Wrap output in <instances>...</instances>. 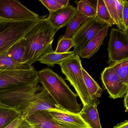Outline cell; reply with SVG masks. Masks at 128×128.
Here are the masks:
<instances>
[{
    "label": "cell",
    "mask_w": 128,
    "mask_h": 128,
    "mask_svg": "<svg viewBox=\"0 0 128 128\" xmlns=\"http://www.w3.org/2000/svg\"><path fill=\"white\" fill-rule=\"evenodd\" d=\"M43 16L24 37L26 64L32 66L45 55L54 52L52 44L58 31Z\"/></svg>",
    "instance_id": "obj_1"
},
{
    "label": "cell",
    "mask_w": 128,
    "mask_h": 128,
    "mask_svg": "<svg viewBox=\"0 0 128 128\" xmlns=\"http://www.w3.org/2000/svg\"><path fill=\"white\" fill-rule=\"evenodd\" d=\"M38 72L39 82L60 110L74 114L80 112L81 105L78 102L77 94L72 92L62 78L49 68Z\"/></svg>",
    "instance_id": "obj_2"
},
{
    "label": "cell",
    "mask_w": 128,
    "mask_h": 128,
    "mask_svg": "<svg viewBox=\"0 0 128 128\" xmlns=\"http://www.w3.org/2000/svg\"><path fill=\"white\" fill-rule=\"evenodd\" d=\"M43 17L22 21L0 19V55L24 38L27 33Z\"/></svg>",
    "instance_id": "obj_3"
},
{
    "label": "cell",
    "mask_w": 128,
    "mask_h": 128,
    "mask_svg": "<svg viewBox=\"0 0 128 128\" xmlns=\"http://www.w3.org/2000/svg\"><path fill=\"white\" fill-rule=\"evenodd\" d=\"M59 65L62 73L66 76V80L74 88L83 106L92 103L96 99H93L90 96L85 84L80 56L76 55L74 58L62 62Z\"/></svg>",
    "instance_id": "obj_4"
},
{
    "label": "cell",
    "mask_w": 128,
    "mask_h": 128,
    "mask_svg": "<svg viewBox=\"0 0 128 128\" xmlns=\"http://www.w3.org/2000/svg\"><path fill=\"white\" fill-rule=\"evenodd\" d=\"M38 83V72L34 68L28 70H0V92Z\"/></svg>",
    "instance_id": "obj_5"
},
{
    "label": "cell",
    "mask_w": 128,
    "mask_h": 128,
    "mask_svg": "<svg viewBox=\"0 0 128 128\" xmlns=\"http://www.w3.org/2000/svg\"><path fill=\"white\" fill-rule=\"evenodd\" d=\"M38 84H30L0 92V101L22 111L27 106L36 93L43 87Z\"/></svg>",
    "instance_id": "obj_6"
},
{
    "label": "cell",
    "mask_w": 128,
    "mask_h": 128,
    "mask_svg": "<svg viewBox=\"0 0 128 128\" xmlns=\"http://www.w3.org/2000/svg\"><path fill=\"white\" fill-rule=\"evenodd\" d=\"M106 25L96 18H89L82 24L71 38L74 42V51L76 55L80 56L87 44Z\"/></svg>",
    "instance_id": "obj_7"
},
{
    "label": "cell",
    "mask_w": 128,
    "mask_h": 128,
    "mask_svg": "<svg viewBox=\"0 0 128 128\" xmlns=\"http://www.w3.org/2000/svg\"><path fill=\"white\" fill-rule=\"evenodd\" d=\"M40 18L38 14L28 9L18 0H0V19L22 21Z\"/></svg>",
    "instance_id": "obj_8"
},
{
    "label": "cell",
    "mask_w": 128,
    "mask_h": 128,
    "mask_svg": "<svg viewBox=\"0 0 128 128\" xmlns=\"http://www.w3.org/2000/svg\"><path fill=\"white\" fill-rule=\"evenodd\" d=\"M108 50L110 64L128 58V32L112 28Z\"/></svg>",
    "instance_id": "obj_9"
},
{
    "label": "cell",
    "mask_w": 128,
    "mask_h": 128,
    "mask_svg": "<svg viewBox=\"0 0 128 128\" xmlns=\"http://www.w3.org/2000/svg\"><path fill=\"white\" fill-rule=\"evenodd\" d=\"M103 86L114 99L121 98L128 92V85L124 83L110 66L106 67L101 74Z\"/></svg>",
    "instance_id": "obj_10"
},
{
    "label": "cell",
    "mask_w": 128,
    "mask_h": 128,
    "mask_svg": "<svg viewBox=\"0 0 128 128\" xmlns=\"http://www.w3.org/2000/svg\"><path fill=\"white\" fill-rule=\"evenodd\" d=\"M50 109L60 110L48 93L43 88L36 94L27 106L22 111L21 115L25 118L36 112Z\"/></svg>",
    "instance_id": "obj_11"
},
{
    "label": "cell",
    "mask_w": 128,
    "mask_h": 128,
    "mask_svg": "<svg viewBox=\"0 0 128 128\" xmlns=\"http://www.w3.org/2000/svg\"><path fill=\"white\" fill-rule=\"evenodd\" d=\"M48 111L53 120L61 128H91L78 114L57 109Z\"/></svg>",
    "instance_id": "obj_12"
},
{
    "label": "cell",
    "mask_w": 128,
    "mask_h": 128,
    "mask_svg": "<svg viewBox=\"0 0 128 128\" xmlns=\"http://www.w3.org/2000/svg\"><path fill=\"white\" fill-rule=\"evenodd\" d=\"M77 14V9L72 6L68 5L56 11L49 12L47 19L58 30L68 25Z\"/></svg>",
    "instance_id": "obj_13"
},
{
    "label": "cell",
    "mask_w": 128,
    "mask_h": 128,
    "mask_svg": "<svg viewBox=\"0 0 128 128\" xmlns=\"http://www.w3.org/2000/svg\"><path fill=\"white\" fill-rule=\"evenodd\" d=\"M99 100H94L92 103L83 106L78 113L84 122L91 128H102L97 106Z\"/></svg>",
    "instance_id": "obj_14"
},
{
    "label": "cell",
    "mask_w": 128,
    "mask_h": 128,
    "mask_svg": "<svg viewBox=\"0 0 128 128\" xmlns=\"http://www.w3.org/2000/svg\"><path fill=\"white\" fill-rule=\"evenodd\" d=\"M25 119L33 128H61L53 120L48 110L36 112Z\"/></svg>",
    "instance_id": "obj_15"
},
{
    "label": "cell",
    "mask_w": 128,
    "mask_h": 128,
    "mask_svg": "<svg viewBox=\"0 0 128 128\" xmlns=\"http://www.w3.org/2000/svg\"><path fill=\"white\" fill-rule=\"evenodd\" d=\"M108 28L106 26L87 44L82 51L80 58L89 59L96 54L103 44V41L108 35Z\"/></svg>",
    "instance_id": "obj_16"
},
{
    "label": "cell",
    "mask_w": 128,
    "mask_h": 128,
    "mask_svg": "<svg viewBox=\"0 0 128 128\" xmlns=\"http://www.w3.org/2000/svg\"><path fill=\"white\" fill-rule=\"evenodd\" d=\"M18 108L9 106L0 101V128H4L21 115Z\"/></svg>",
    "instance_id": "obj_17"
},
{
    "label": "cell",
    "mask_w": 128,
    "mask_h": 128,
    "mask_svg": "<svg viewBox=\"0 0 128 128\" xmlns=\"http://www.w3.org/2000/svg\"><path fill=\"white\" fill-rule=\"evenodd\" d=\"M76 56V54L74 51L65 53H57L54 52L46 54L39 61L42 64L52 67L56 64L59 65L62 62L74 58Z\"/></svg>",
    "instance_id": "obj_18"
},
{
    "label": "cell",
    "mask_w": 128,
    "mask_h": 128,
    "mask_svg": "<svg viewBox=\"0 0 128 128\" xmlns=\"http://www.w3.org/2000/svg\"><path fill=\"white\" fill-rule=\"evenodd\" d=\"M34 67L27 64L16 62L7 55L6 52L0 55V70H28Z\"/></svg>",
    "instance_id": "obj_19"
},
{
    "label": "cell",
    "mask_w": 128,
    "mask_h": 128,
    "mask_svg": "<svg viewBox=\"0 0 128 128\" xmlns=\"http://www.w3.org/2000/svg\"><path fill=\"white\" fill-rule=\"evenodd\" d=\"M7 55L21 64H26L25 59V40L21 39L12 46L6 52Z\"/></svg>",
    "instance_id": "obj_20"
},
{
    "label": "cell",
    "mask_w": 128,
    "mask_h": 128,
    "mask_svg": "<svg viewBox=\"0 0 128 128\" xmlns=\"http://www.w3.org/2000/svg\"><path fill=\"white\" fill-rule=\"evenodd\" d=\"M97 2L88 0L75 1L77 5V12L88 18H94L96 16Z\"/></svg>",
    "instance_id": "obj_21"
},
{
    "label": "cell",
    "mask_w": 128,
    "mask_h": 128,
    "mask_svg": "<svg viewBox=\"0 0 128 128\" xmlns=\"http://www.w3.org/2000/svg\"><path fill=\"white\" fill-rule=\"evenodd\" d=\"M84 80L88 90L93 99H97L102 96V90L98 84L82 67V68Z\"/></svg>",
    "instance_id": "obj_22"
},
{
    "label": "cell",
    "mask_w": 128,
    "mask_h": 128,
    "mask_svg": "<svg viewBox=\"0 0 128 128\" xmlns=\"http://www.w3.org/2000/svg\"><path fill=\"white\" fill-rule=\"evenodd\" d=\"M96 18L100 21L104 23L109 27L115 24L110 16L103 0H97Z\"/></svg>",
    "instance_id": "obj_23"
},
{
    "label": "cell",
    "mask_w": 128,
    "mask_h": 128,
    "mask_svg": "<svg viewBox=\"0 0 128 128\" xmlns=\"http://www.w3.org/2000/svg\"><path fill=\"white\" fill-rule=\"evenodd\" d=\"M122 82L128 85V58L110 64Z\"/></svg>",
    "instance_id": "obj_24"
},
{
    "label": "cell",
    "mask_w": 128,
    "mask_h": 128,
    "mask_svg": "<svg viewBox=\"0 0 128 128\" xmlns=\"http://www.w3.org/2000/svg\"><path fill=\"white\" fill-rule=\"evenodd\" d=\"M88 18L77 12V14L75 17L67 25L66 30L63 37L66 38H72L79 27Z\"/></svg>",
    "instance_id": "obj_25"
},
{
    "label": "cell",
    "mask_w": 128,
    "mask_h": 128,
    "mask_svg": "<svg viewBox=\"0 0 128 128\" xmlns=\"http://www.w3.org/2000/svg\"><path fill=\"white\" fill-rule=\"evenodd\" d=\"M74 46V42L72 38H66L62 36L59 39L56 48L54 52L57 53H66Z\"/></svg>",
    "instance_id": "obj_26"
},
{
    "label": "cell",
    "mask_w": 128,
    "mask_h": 128,
    "mask_svg": "<svg viewBox=\"0 0 128 128\" xmlns=\"http://www.w3.org/2000/svg\"><path fill=\"white\" fill-rule=\"evenodd\" d=\"M108 10L112 19L114 22V24L116 25L118 28L120 30L119 18L118 15L116 6L114 5V0H103Z\"/></svg>",
    "instance_id": "obj_27"
},
{
    "label": "cell",
    "mask_w": 128,
    "mask_h": 128,
    "mask_svg": "<svg viewBox=\"0 0 128 128\" xmlns=\"http://www.w3.org/2000/svg\"><path fill=\"white\" fill-rule=\"evenodd\" d=\"M39 1L45 6L49 12H54L63 7L58 0H39Z\"/></svg>",
    "instance_id": "obj_28"
},
{
    "label": "cell",
    "mask_w": 128,
    "mask_h": 128,
    "mask_svg": "<svg viewBox=\"0 0 128 128\" xmlns=\"http://www.w3.org/2000/svg\"><path fill=\"white\" fill-rule=\"evenodd\" d=\"M119 18L120 30L126 32L123 23V6L122 0H114Z\"/></svg>",
    "instance_id": "obj_29"
},
{
    "label": "cell",
    "mask_w": 128,
    "mask_h": 128,
    "mask_svg": "<svg viewBox=\"0 0 128 128\" xmlns=\"http://www.w3.org/2000/svg\"><path fill=\"white\" fill-rule=\"evenodd\" d=\"M123 6V23L126 32L128 31V1L122 0Z\"/></svg>",
    "instance_id": "obj_30"
},
{
    "label": "cell",
    "mask_w": 128,
    "mask_h": 128,
    "mask_svg": "<svg viewBox=\"0 0 128 128\" xmlns=\"http://www.w3.org/2000/svg\"><path fill=\"white\" fill-rule=\"evenodd\" d=\"M24 118L22 116L20 115L15 120H14L10 124L6 126L4 128H16L24 120Z\"/></svg>",
    "instance_id": "obj_31"
},
{
    "label": "cell",
    "mask_w": 128,
    "mask_h": 128,
    "mask_svg": "<svg viewBox=\"0 0 128 128\" xmlns=\"http://www.w3.org/2000/svg\"><path fill=\"white\" fill-rule=\"evenodd\" d=\"M16 128H33V127L24 118L22 122Z\"/></svg>",
    "instance_id": "obj_32"
},
{
    "label": "cell",
    "mask_w": 128,
    "mask_h": 128,
    "mask_svg": "<svg viewBox=\"0 0 128 128\" xmlns=\"http://www.w3.org/2000/svg\"><path fill=\"white\" fill-rule=\"evenodd\" d=\"M112 128H128V120H126L117 124Z\"/></svg>",
    "instance_id": "obj_33"
},
{
    "label": "cell",
    "mask_w": 128,
    "mask_h": 128,
    "mask_svg": "<svg viewBox=\"0 0 128 128\" xmlns=\"http://www.w3.org/2000/svg\"><path fill=\"white\" fill-rule=\"evenodd\" d=\"M124 107L126 108V111H127L128 110V92L126 93L125 96H124Z\"/></svg>",
    "instance_id": "obj_34"
},
{
    "label": "cell",
    "mask_w": 128,
    "mask_h": 128,
    "mask_svg": "<svg viewBox=\"0 0 128 128\" xmlns=\"http://www.w3.org/2000/svg\"><path fill=\"white\" fill-rule=\"evenodd\" d=\"M58 1L63 7L68 6L69 2V0H58Z\"/></svg>",
    "instance_id": "obj_35"
}]
</instances>
